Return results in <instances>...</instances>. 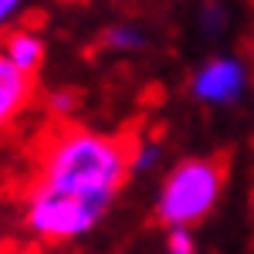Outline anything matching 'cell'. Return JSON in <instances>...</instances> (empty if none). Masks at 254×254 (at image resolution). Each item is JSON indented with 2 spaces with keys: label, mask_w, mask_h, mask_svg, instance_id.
<instances>
[{
  "label": "cell",
  "mask_w": 254,
  "mask_h": 254,
  "mask_svg": "<svg viewBox=\"0 0 254 254\" xmlns=\"http://www.w3.org/2000/svg\"><path fill=\"white\" fill-rule=\"evenodd\" d=\"M129 176V149L116 136L68 129L48 142L41 159V187L109 207Z\"/></svg>",
  "instance_id": "obj_1"
},
{
  "label": "cell",
  "mask_w": 254,
  "mask_h": 254,
  "mask_svg": "<svg viewBox=\"0 0 254 254\" xmlns=\"http://www.w3.org/2000/svg\"><path fill=\"white\" fill-rule=\"evenodd\" d=\"M224 190V173L214 159H187L163 180L156 214L170 231H190L210 214Z\"/></svg>",
  "instance_id": "obj_2"
},
{
  "label": "cell",
  "mask_w": 254,
  "mask_h": 254,
  "mask_svg": "<svg viewBox=\"0 0 254 254\" xmlns=\"http://www.w3.org/2000/svg\"><path fill=\"white\" fill-rule=\"evenodd\" d=\"M105 214L102 203H88L78 196L55 193L38 187L27 207H24V220L31 227V234H38L41 241H75V237L88 234Z\"/></svg>",
  "instance_id": "obj_3"
},
{
  "label": "cell",
  "mask_w": 254,
  "mask_h": 254,
  "mask_svg": "<svg viewBox=\"0 0 254 254\" xmlns=\"http://www.w3.org/2000/svg\"><path fill=\"white\" fill-rule=\"evenodd\" d=\"M190 92L203 105H234L248 92V68L237 58H210L196 68Z\"/></svg>",
  "instance_id": "obj_4"
},
{
  "label": "cell",
  "mask_w": 254,
  "mask_h": 254,
  "mask_svg": "<svg viewBox=\"0 0 254 254\" xmlns=\"http://www.w3.org/2000/svg\"><path fill=\"white\" fill-rule=\"evenodd\" d=\"M0 55L10 61L14 68H17L20 75H34L41 68V61H44V41L34 34V31H10L7 38H3V48H0Z\"/></svg>",
  "instance_id": "obj_5"
},
{
  "label": "cell",
  "mask_w": 254,
  "mask_h": 254,
  "mask_svg": "<svg viewBox=\"0 0 254 254\" xmlns=\"http://www.w3.org/2000/svg\"><path fill=\"white\" fill-rule=\"evenodd\" d=\"M27 92H31V78L20 75L17 68L0 55V129L17 116V109L24 105Z\"/></svg>",
  "instance_id": "obj_6"
},
{
  "label": "cell",
  "mask_w": 254,
  "mask_h": 254,
  "mask_svg": "<svg viewBox=\"0 0 254 254\" xmlns=\"http://www.w3.org/2000/svg\"><path fill=\"white\" fill-rule=\"evenodd\" d=\"M146 44V34L132 27V24H116V27H109L105 31V48H112L119 55H129V51H139Z\"/></svg>",
  "instance_id": "obj_7"
},
{
  "label": "cell",
  "mask_w": 254,
  "mask_h": 254,
  "mask_svg": "<svg viewBox=\"0 0 254 254\" xmlns=\"http://www.w3.org/2000/svg\"><path fill=\"white\" fill-rule=\"evenodd\" d=\"M159 156H163V153H159L156 142H149V139H146V142H136V146L129 149V173H149L159 163Z\"/></svg>",
  "instance_id": "obj_8"
},
{
  "label": "cell",
  "mask_w": 254,
  "mask_h": 254,
  "mask_svg": "<svg viewBox=\"0 0 254 254\" xmlns=\"http://www.w3.org/2000/svg\"><path fill=\"white\" fill-rule=\"evenodd\" d=\"M163 254H196L193 234H190V231H170V237H166V251Z\"/></svg>",
  "instance_id": "obj_9"
},
{
  "label": "cell",
  "mask_w": 254,
  "mask_h": 254,
  "mask_svg": "<svg viewBox=\"0 0 254 254\" xmlns=\"http://www.w3.org/2000/svg\"><path fill=\"white\" fill-rule=\"evenodd\" d=\"M227 24V14H224V7L220 3H207V10H203V27H210V31H220Z\"/></svg>",
  "instance_id": "obj_10"
},
{
  "label": "cell",
  "mask_w": 254,
  "mask_h": 254,
  "mask_svg": "<svg viewBox=\"0 0 254 254\" xmlns=\"http://www.w3.org/2000/svg\"><path fill=\"white\" fill-rule=\"evenodd\" d=\"M20 7H24V0H0V31L20 14Z\"/></svg>",
  "instance_id": "obj_11"
},
{
  "label": "cell",
  "mask_w": 254,
  "mask_h": 254,
  "mask_svg": "<svg viewBox=\"0 0 254 254\" xmlns=\"http://www.w3.org/2000/svg\"><path fill=\"white\" fill-rule=\"evenodd\" d=\"M71 105H75V98H71V95H58V98H55V109H58V112L71 109Z\"/></svg>",
  "instance_id": "obj_12"
}]
</instances>
